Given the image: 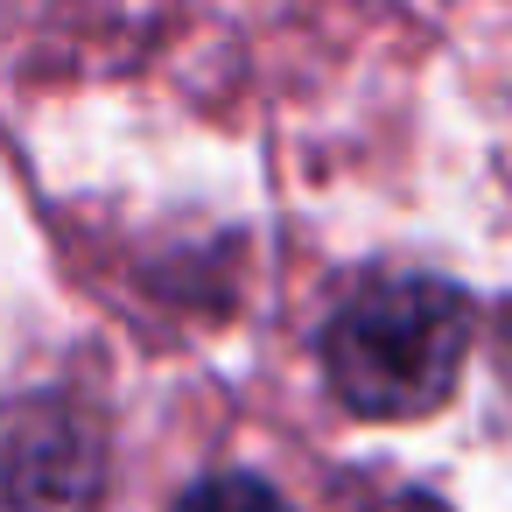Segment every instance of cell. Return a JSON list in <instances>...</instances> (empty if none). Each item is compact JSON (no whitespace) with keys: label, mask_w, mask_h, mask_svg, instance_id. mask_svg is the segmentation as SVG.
I'll list each match as a JSON object with an SVG mask.
<instances>
[{"label":"cell","mask_w":512,"mask_h":512,"mask_svg":"<svg viewBox=\"0 0 512 512\" xmlns=\"http://www.w3.org/2000/svg\"><path fill=\"white\" fill-rule=\"evenodd\" d=\"M477 309L442 274H379L323 323L330 393L365 421H421L456 393Z\"/></svg>","instance_id":"obj_1"},{"label":"cell","mask_w":512,"mask_h":512,"mask_svg":"<svg viewBox=\"0 0 512 512\" xmlns=\"http://www.w3.org/2000/svg\"><path fill=\"white\" fill-rule=\"evenodd\" d=\"M183 512H295L274 484H260V477H246V470H218V477H204L190 498H183Z\"/></svg>","instance_id":"obj_2"}]
</instances>
